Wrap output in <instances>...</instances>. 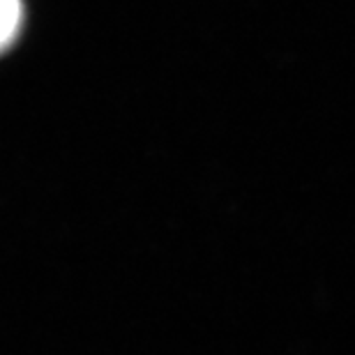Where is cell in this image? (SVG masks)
Returning a JSON list of instances; mask_svg holds the SVG:
<instances>
[{
    "instance_id": "1",
    "label": "cell",
    "mask_w": 355,
    "mask_h": 355,
    "mask_svg": "<svg viewBox=\"0 0 355 355\" xmlns=\"http://www.w3.org/2000/svg\"><path fill=\"white\" fill-rule=\"evenodd\" d=\"M24 26V0H0V53L17 42Z\"/></svg>"
}]
</instances>
